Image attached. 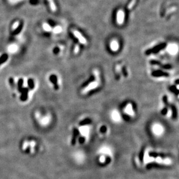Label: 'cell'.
<instances>
[{"label": "cell", "mask_w": 179, "mask_h": 179, "mask_svg": "<svg viewBox=\"0 0 179 179\" xmlns=\"http://www.w3.org/2000/svg\"><path fill=\"white\" fill-rule=\"evenodd\" d=\"M27 90L24 89L22 92V96L21 99L23 100V101H24V100L27 99Z\"/></svg>", "instance_id": "7c38bea8"}, {"label": "cell", "mask_w": 179, "mask_h": 179, "mask_svg": "<svg viewBox=\"0 0 179 179\" xmlns=\"http://www.w3.org/2000/svg\"><path fill=\"white\" fill-rule=\"evenodd\" d=\"M49 4V6H50V8L51 10H52L53 12H56V6L55 5V4H54V0H48Z\"/></svg>", "instance_id": "9c48e42d"}, {"label": "cell", "mask_w": 179, "mask_h": 179, "mask_svg": "<svg viewBox=\"0 0 179 179\" xmlns=\"http://www.w3.org/2000/svg\"><path fill=\"white\" fill-rule=\"evenodd\" d=\"M28 85L31 89H32L34 88V82H33V81H32V80H29Z\"/></svg>", "instance_id": "ac0fdd59"}, {"label": "cell", "mask_w": 179, "mask_h": 179, "mask_svg": "<svg viewBox=\"0 0 179 179\" xmlns=\"http://www.w3.org/2000/svg\"><path fill=\"white\" fill-rule=\"evenodd\" d=\"M118 42L116 41H112L111 42L110 44V48L111 49V50H112V51H116L118 49V48H119V46H118Z\"/></svg>", "instance_id": "ba28073f"}, {"label": "cell", "mask_w": 179, "mask_h": 179, "mask_svg": "<svg viewBox=\"0 0 179 179\" xmlns=\"http://www.w3.org/2000/svg\"><path fill=\"white\" fill-rule=\"evenodd\" d=\"M18 26H19V22H16L14 24V26H13V29H14H14L17 28L18 27Z\"/></svg>", "instance_id": "44dd1931"}, {"label": "cell", "mask_w": 179, "mask_h": 179, "mask_svg": "<svg viewBox=\"0 0 179 179\" xmlns=\"http://www.w3.org/2000/svg\"><path fill=\"white\" fill-rule=\"evenodd\" d=\"M72 32H73V34H74V36H76V38H77L80 43H81L82 44H84V45L86 44H87L86 40L85 38L82 35V34L80 33L78 31L74 30L72 31Z\"/></svg>", "instance_id": "277c9868"}, {"label": "cell", "mask_w": 179, "mask_h": 179, "mask_svg": "<svg viewBox=\"0 0 179 179\" xmlns=\"http://www.w3.org/2000/svg\"><path fill=\"white\" fill-rule=\"evenodd\" d=\"M99 82H100L96 81V80L92 82H90V84H88V86H86L83 89L81 93L82 94H87V93H88L89 91L96 88L99 85V84H100Z\"/></svg>", "instance_id": "7a4b0ae2"}, {"label": "cell", "mask_w": 179, "mask_h": 179, "mask_svg": "<svg viewBox=\"0 0 179 179\" xmlns=\"http://www.w3.org/2000/svg\"><path fill=\"white\" fill-rule=\"evenodd\" d=\"M88 130V128L87 127H82V128H80V132L81 133H82V134L84 136H86Z\"/></svg>", "instance_id": "4fadbf2b"}, {"label": "cell", "mask_w": 179, "mask_h": 179, "mask_svg": "<svg viewBox=\"0 0 179 179\" xmlns=\"http://www.w3.org/2000/svg\"><path fill=\"white\" fill-rule=\"evenodd\" d=\"M125 112L127 114L129 115L130 116H134V111H133L132 106L130 104H129L126 106V107L125 108Z\"/></svg>", "instance_id": "8992f818"}, {"label": "cell", "mask_w": 179, "mask_h": 179, "mask_svg": "<svg viewBox=\"0 0 179 179\" xmlns=\"http://www.w3.org/2000/svg\"><path fill=\"white\" fill-rule=\"evenodd\" d=\"M9 49H10V52H14L17 50V46H16V45H13V46L12 45V46H10V48H9Z\"/></svg>", "instance_id": "2e32d148"}, {"label": "cell", "mask_w": 179, "mask_h": 179, "mask_svg": "<svg viewBox=\"0 0 179 179\" xmlns=\"http://www.w3.org/2000/svg\"><path fill=\"white\" fill-rule=\"evenodd\" d=\"M136 2V0H131V1H130V2L129 3V4L127 6L128 10H130L132 8L133 6H134V5H135Z\"/></svg>", "instance_id": "8fae6325"}, {"label": "cell", "mask_w": 179, "mask_h": 179, "mask_svg": "<svg viewBox=\"0 0 179 179\" xmlns=\"http://www.w3.org/2000/svg\"><path fill=\"white\" fill-rule=\"evenodd\" d=\"M78 51H79V47H78V45H76L74 49V52L76 54V53L78 52Z\"/></svg>", "instance_id": "603a6c76"}, {"label": "cell", "mask_w": 179, "mask_h": 179, "mask_svg": "<svg viewBox=\"0 0 179 179\" xmlns=\"http://www.w3.org/2000/svg\"><path fill=\"white\" fill-rule=\"evenodd\" d=\"M176 45H170L169 48V52L172 54H175L177 52V50H178V49H176Z\"/></svg>", "instance_id": "30bf717a"}, {"label": "cell", "mask_w": 179, "mask_h": 179, "mask_svg": "<svg viewBox=\"0 0 179 179\" xmlns=\"http://www.w3.org/2000/svg\"><path fill=\"white\" fill-rule=\"evenodd\" d=\"M125 20V14L122 10H118L116 14V22L118 24L121 25L123 24Z\"/></svg>", "instance_id": "5b68a950"}, {"label": "cell", "mask_w": 179, "mask_h": 179, "mask_svg": "<svg viewBox=\"0 0 179 179\" xmlns=\"http://www.w3.org/2000/svg\"><path fill=\"white\" fill-rule=\"evenodd\" d=\"M152 130L155 135L157 136H160L163 134L164 129V127L161 125V124H155L152 126Z\"/></svg>", "instance_id": "3957f363"}, {"label": "cell", "mask_w": 179, "mask_h": 179, "mask_svg": "<svg viewBox=\"0 0 179 179\" xmlns=\"http://www.w3.org/2000/svg\"><path fill=\"white\" fill-rule=\"evenodd\" d=\"M43 27H44V28L46 31H47V32L50 30V27L49 26V25L47 24V23H45V24H44Z\"/></svg>", "instance_id": "9a60e30c"}, {"label": "cell", "mask_w": 179, "mask_h": 179, "mask_svg": "<svg viewBox=\"0 0 179 179\" xmlns=\"http://www.w3.org/2000/svg\"><path fill=\"white\" fill-rule=\"evenodd\" d=\"M23 85V80H20L19 82V89H21L22 88V86Z\"/></svg>", "instance_id": "7402d4cb"}, {"label": "cell", "mask_w": 179, "mask_h": 179, "mask_svg": "<svg viewBox=\"0 0 179 179\" xmlns=\"http://www.w3.org/2000/svg\"><path fill=\"white\" fill-rule=\"evenodd\" d=\"M7 59H8V56H7L6 54H4V55L2 56L0 58V64H1V63H4L5 62H6Z\"/></svg>", "instance_id": "5bb4252c"}, {"label": "cell", "mask_w": 179, "mask_h": 179, "mask_svg": "<svg viewBox=\"0 0 179 179\" xmlns=\"http://www.w3.org/2000/svg\"><path fill=\"white\" fill-rule=\"evenodd\" d=\"M105 160H106L105 156H102L100 158V159H99L100 162H102V163H103V162H104Z\"/></svg>", "instance_id": "d6986e66"}, {"label": "cell", "mask_w": 179, "mask_h": 179, "mask_svg": "<svg viewBox=\"0 0 179 179\" xmlns=\"http://www.w3.org/2000/svg\"><path fill=\"white\" fill-rule=\"evenodd\" d=\"M54 32H60V31H61V28H60V27H56L55 28H54Z\"/></svg>", "instance_id": "ffe728a7"}, {"label": "cell", "mask_w": 179, "mask_h": 179, "mask_svg": "<svg viewBox=\"0 0 179 179\" xmlns=\"http://www.w3.org/2000/svg\"><path fill=\"white\" fill-rule=\"evenodd\" d=\"M150 155H154V156H151L150 158H145V161L151 162V161H155L157 163L164 164V165H170L172 164V160L169 158H162L160 156H155V154H150Z\"/></svg>", "instance_id": "6da1fadb"}, {"label": "cell", "mask_w": 179, "mask_h": 179, "mask_svg": "<svg viewBox=\"0 0 179 179\" xmlns=\"http://www.w3.org/2000/svg\"><path fill=\"white\" fill-rule=\"evenodd\" d=\"M90 120H84V121L81 122V123H80V125H88V124H90Z\"/></svg>", "instance_id": "e0dca14e"}, {"label": "cell", "mask_w": 179, "mask_h": 179, "mask_svg": "<svg viewBox=\"0 0 179 179\" xmlns=\"http://www.w3.org/2000/svg\"><path fill=\"white\" fill-rule=\"evenodd\" d=\"M112 118L115 122H119L120 120V113H118L116 111H113L112 113Z\"/></svg>", "instance_id": "52a82bcc"}]
</instances>
